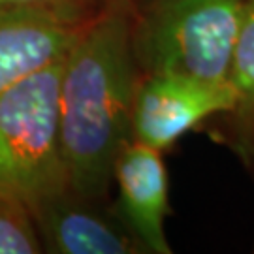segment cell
Here are the masks:
<instances>
[{"label": "cell", "mask_w": 254, "mask_h": 254, "mask_svg": "<svg viewBox=\"0 0 254 254\" xmlns=\"http://www.w3.org/2000/svg\"><path fill=\"white\" fill-rule=\"evenodd\" d=\"M121 218L143 245L145 253L172 254L166 239V217L170 213V183L162 151L130 139L113 166Z\"/></svg>", "instance_id": "cell-6"}, {"label": "cell", "mask_w": 254, "mask_h": 254, "mask_svg": "<svg viewBox=\"0 0 254 254\" xmlns=\"http://www.w3.org/2000/svg\"><path fill=\"white\" fill-rule=\"evenodd\" d=\"M64 59L0 94V194L38 201L70 189L59 130Z\"/></svg>", "instance_id": "cell-3"}, {"label": "cell", "mask_w": 254, "mask_h": 254, "mask_svg": "<svg viewBox=\"0 0 254 254\" xmlns=\"http://www.w3.org/2000/svg\"><path fill=\"white\" fill-rule=\"evenodd\" d=\"M232 83L213 85L179 73H141L132 108V139L166 151L217 113L236 108Z\"/></svg>", "instance_id": "cell-4"}, {"label": "cell", "mask_w": 254, "mask_h": 254, "mask_svg": "<svg viewBox=\"0 0 254 254\" xmlns=\"http://www.w3.org/2000/svg\"><path fill=\"white\" fill-rule=\"evenodd\" d=\"M44 253L32 205L17 194H0V254Z\"/></svg>", "instance_id": "cell-9"}, {"label": "cell", "mask_w": 254, "mask_h": 254, "mask_svg": "<svg viewBox=\"0 0 254 254\" xmlns=\"http://www.w3.org/2000/svg\"><path fill=\"white\" fill-rule=\"evenodd\" d=\"M91 2L92 0H0V11H38L85 21L96 13H89Z\"/></svg>", "instance_id": "cell-10"}, {"label": "cell", "mask_w": 254, "mask_h": 254, "mask_svg": "<svg viewBox=\"0 0 254 254\" xmlns=\"http://www.w3.org/2000/svg\"><path fill=\"white\" fill-rule=\"evenodd\" d=\"M89 19L73 21L38 11H0V94L64 59Z\"/></svg>", "instance_id": "cell-7"}, {"label": "cell", "mask_w": 254, "mask_h": 254, "mask_svg": "<svg viewBox=\"0 0 254 254\" xmlns=\"http://www.w3.org/2000/svg\"><path fill=\"white\" fill-rule=\"evenodd\" d=\"M91 198L72 189L49 196L32 207L44 253L137 254L143 245L123 218L94 207Z\"/></svg>", "instance_id": "cell-5"}, {"label": "cell", "mask_w": 254, "mask_h": 254, "mask_svg": "<svg viewBox=\"0 0 254 254\" xmlns=\"http://www.w3.org/2000/svg\"><path fill=\"white\" fill-rule=\"evenodd\" d=\"M134 0H109L66 53L59 83V130L70 189L106 196L121 149L132 139L139 81L134 53Z\"/></svg>", "instance_id": "cell-1"}, {"label": "cell", "mask_w": 254, "mask_h": 254, "mask_svg": "<svg viewBox=\"0 0 254 254\" xmlns=\"http://www.w3.org/2000/svg\"><path fill=\"white\" fill-rule=\"evenodd\" d=\"M230 83L237 100L236 108L228 115L236 121L237 145L241 153L251 156L254 154V0H245Z\"/></svg>", "instance_id": "cell-8"}, {"label": "cell", "mask_w": 254, "mask_h": 254, "mask_svg": "<svg viewBox=\"0 0 254 254\" xmlns=\"http://www.w3.org/2000/svg\"><path fill=\"white\" fill-rule=\"evenodd\" d=\"M245 0H153L136 11L139 73H179L230 83Z\"/></svg>", "instance_id": "cell-2"}]
</instances>
